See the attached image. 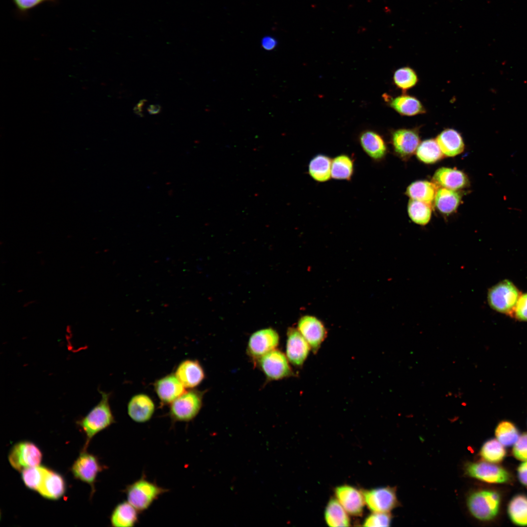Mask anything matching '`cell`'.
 <instances>
[{"label":"cell","instance_id":"f907efd6","mask_svg":"<svg viewBox=\"0 0 527 527\" xmlns=\"http://www.w3.org/2000/svg\"><path fill=\"white\" fill-rule=\"evenodd\" d=\"M84 266H83V265H81V268H84Z\"/></svg>","mask_w":527,"mask_h":527},{"label":"cell","instance_id":"e575fe53","mask_svg":"<svg viewBox=\"0 0 527 527\" xmlns=\"http://www.w3.org/2000/svg\"><path fill=\"white\" fill-rule=\"evenodd\" d=\"M47 470V468L40 466L23 470L21 477L24 484L28 488L37 491Z\"/></svg>","mask_w":527,"mask_h":527},{"label":"cell","instance_id":"5b68a950","mask_svg":"<svg viewBox=\"0 0 527 527\" xmlns=\"http://www.w3.org/2000/svg\"><path fill=\"white\" fill-rule=\"evenodd\" d=\"M500 504L499 494L490 490L475 492L467 499L470 512L475 518L483 521L493 519L499 512Z\"/></svg>","mask_w":527,"mask_h":527},{"label":"cell","instance_id":"8992f818","mask_svg":"<svg viewBox=\"0 0 527 527\" xmlns=\"http://www.w3.org/2000/svg\"><path fill=\"white\" fill-rule=\"evenodd\" d=\"M257 361L262 371L269 380H279L293 375L286 356L279 350L275 349Z\"/></svg>","mask_w":527,"mask_h":527},{"label":"cell","instance_id":"1f68e13d","mask_svg":"<svg viewBox=\"0 0 527 527\" xmlns=\"http://www.w3.org/2000/svg\"><path fill=\"white\" fill-rule=\"evenodd\" d=\"M431 206L430 204L410 199L407 206L408 215L415 223L426 225L431 218Z\"/></svg>","mask_w":527,"mask_h":527},{"label":"cell","instance_id":"7dc6e473","mask_svg":"<svg viewBox=\"0 0 527 527\" xmlns=\"http://www.w3.org/2000/svg\"><path fill=\"white\" fill-rule=\"evenodd\" d=\"M23 291H24V289L23 288H19L17 290V292L18 293H21Z\"/></svg>","mask_w":527,"mask_h":527},{"label":"cell","instance_id":"d6986e66","mask_svg":"<svg viewBox=\"0 0 527 527\" xmlns=\"http://www.w3.org/2000/svg\"><path fill=\"white\" fill-rule=\"evenodd\" d=\"M433 181L437 186L456 190L469 185L467 175L456 169L441 167L437 169L433 176Z\"/></svg>","mask_w":527,"mask_h":527},{"label":"cell","instance_id":"2e32d148","mask_svg":"<svg viewBox=\"0 0 527 527\" xmlns=\"http://www.w3.org/2000/svg\"><path fill=\"white\" fill-rule=\"evenodd\" d=\"M175 374L185 388L193 389L204 380V370L196 360L182 361L176 368Z\"/></svg>","mask_w":527,"mask_h":527},{"label":"cell","instance_id":"30bf717a","mask_svg":"<svg viewBox=\"0 0 527 527\" xmlns=\"http://www.w3.org/2000/svg\"><path fill=\"white\" fill-rule=\"evenodd\" d=\"M279 343V336L276 330L264 328L253 333L248 342L247 351L253 359L259 358L276 349Z\"/></svg>","mask_w":527,"mask_h":527},{"label":"cell","instance_id":"f546056e","mask_svg":"<svg viewBox=\"0 0 527 527\" xmlns=\"http://www.w3.org/2000/svg\"><path fill=\"white\" fill-rule=\"evenodd\" d=\"M513 523L521 526H527V496L518 495L510 501L507 508Z\"/></svg>","mask_w":527,"mask_h":527},{"label":"cell","instance_id":"603a6c76","mask_svg":"<svg viewBox=\"0 0 527 527\" xmlns=\"http://www.w3.org/2000/svg\"><path fill=\"white\" fill-rule=\"evenodd\" d=\"M444 155L454 157L461 153L465 144L460 134L453 129L447 128L442 131L436 140Z\"/></svg>","mask_w":527,"mask_h":527},{"label":"cell","instance_id":"7a4b0ae2","mask_svg":"<svg viewBox=\"0 0 527 527\" xmlns=\"http://www.w3.org/2000/svg\"><path fill=\"white\" fill-rule=\"evenodd\" d=\"M169 489L147 479L145 473L132 483L127 485L122 490L127 501L140 512L147 510L162 494Z\"/></svg>","mask_w":527,"mask_h":527},{"label":"cell","instance_id":"9c48e42d","mask_svg":"<svg viewBox=\"0 0 527 527\" xmlns=\"http://www.w3.org/2000/svg\"><path fill=\"white\" fill-rule=\"evenodd\" d=\"M365 504L372 512H388L398 505L395 489L382 487L362 490Z\"/></svg>","mask_w":527,"mask_h":527},{"label":"cell","instance_id":"d6a6232c","mask_svg":"<svg viewBox=\"0 0 527 527\" xmlns=\"http://www.w3.org/2000/svg\"><path fill=\"white\" fill-rule=\"evenodd\" d=\"M506 450L497 439H492L484 443L480 450L482 458L490 463H498L505 458Z\"/></svg>","mask_w":527,"mask_h":527},{"label":"cell","instance_id":"f1b7e54d","mask_svg":"<svg viewBox=\"0 0 527 527\" xmlns=\"http://www.w3.org/2000/svg\"><path fill=\"white\" fill-rule=\"evenodd\" d=\"M353 172V161L349 156L341 154L332 160L331 176L333 179L350 180Z\"/></svg>","mask_w":527,"mask_h":527},{"label":"cell","instance_id":"7402d4cb","mask_svg":"<svg viewBox=\"0 0 527 527\" xmlns=\"http://www.w3.org/2000/svg\"><path fill=\"white\" fill-rule=\"evenodd\" d=\"M360 143L364 151L372 160L379 161L386 155L387 148L383 138L372 131H365L360 136Z\"/></svg>","mask_w":527,"mask_h":527},{"label":"cell","instance_id":"f6af8a7d","mask_svg":"<svg viewBox=\"0 0 527 527\" xmlns=\"http://www.w3.org/2000/svg\"><path fill=\"white\" fill-rule=\"evenodd\" d=\"M37 302H38V301H37V300H29V301H27V302H25V303H24V304H23V305H22V306H23V307H24V308H26V307H29V306H30L31 305H32V304H37Z\"/></svg>","mask_w":527,"mask_h":527},{"label":"cell","instance_id":"ffe728a7","mask_svg":"<svg viewBox=\"0 0 527 527\" xmlns=\"http://www.w3.org/2000/svg\"><path fill=\"white\" fill-rule=\"evenodd\" d=\"M65 491V483L63 477L47 468L37 492L45 498L57 500L64 494Z\"/></svg>","mask_w":527,"mask_h":527},{"label":"cell","instance_id":"f35d334b","mask_svg":"<svg viewBox=\"0 0 527 527\" xmlns=\"http://www.w3.org/2000/svg\"><path fill=\"white\" fill-rule=\"evenodd\" d=\"M513 453L518 460L527 461V433L520 436L514 444Z\"/></svg>","mask_w":527,"mask_h":527},{"label":"cell","instance_id":"83f0119b","mask_svg":"<svg viewBox=\"0 0 527 527\" xmlns=\"http://www.w3.org/2000/svg\"><path fill=\"white\" fill-rule=\"evenodd\" d=\"M332 160L324 154L313 157L308 164V174L311 178L317 182H324L328 181L331 176Z\"/></svg>","mask_w":527,"mask_h":527},{"label":"cell","instance_id":"484cf974","mask_svg":"<svg viewBox=\"0 0 527 527\" xmlns=\"http://www.w3.org/2000/svg\"><path fill=\"white\" fill-rule=\"evenodd\" d=\"M461 200V195L455 190L442 187L438 189L434 204L437 209L445 214H449L455 211Z\"/></svg>","mask_w":527,"mask_h":527},{"label":"cell","instance_id":"7bdbcfd3","mask_svg":"<svg viewBox=\"0 0 527 527\" xmlns=\"http://www.w3.org/2000/svg\"><path fill=\"white\" fill-rule=\"evenodd\" d=\"M145 101H146V100H144V99L141 100L137 103V104L134 107V108L133 109L134 112H135V113H136L137 115H139V116H140L141 117L143 116L142 113V107L144 105Z\"/></svg>","mask_w":527,"mask_h":527},{"label":"cell","instance_id":"4dcf8cb0","mask_svg":"<svg viewBox=\"0 0 527 527\" xmlns=\"http://www.w3.org/2000/svg\"><path fill=\"white\" fill-rule=\"evenodd\" d=\"M416 156L422 162L431 164L442 159L444 154L436 140L428 139L419 145L416 150Z\"/></svg>","mask_w":527,"mask_h":527},{"label":"cell","instance_id":"74e56055","mask_svg":"<svg viewBox=\"0 0 527 527\" xmlns=\"http://www.w3.org/2000/svg\"><path fill=\"white\" fill-rule=\"evenodd\" d=\"M58 0H12L18 12L22 15L44 2H56Z\"/></svg>","mask_w":527,"mask_h":527},{"label":"cell","instance_id":"6da1fadb","mask_svg":"<svg viewBox=\"0 0 527 527\" xmlns=\"http://www.w3.org/2000/svg\"><path fill=\"white\" fill-rule=\"evenodd\" d=\"M99 391L101 396L99 402L76 422L86 437L83 451L86 450L93 437L116 422L109 403L110 393L100 390Z\"/></svg>","mask_w":527,"mask_h":527},{"label":"cell","instance_id":"4fadbf2b","mask_svg":"<svg viewBox=\"0 0 527 527\" xmlns=\"http://www.w3.org/2000/svg\"><path fill=\"white\" fill-rule=\"evenodd\" d=\"M287 336L286 356L292 364L301 366L306 359L311 347L297 329L289 328Z\"/></svg>","mask_w":527,"mask_h":527},{"label":"cell","instance_id":"5bb4252c","mask_svg":"<svg viewBox=\"0 0 527 527\" xmlns=\"http://www.w3.org/2000/svg\"><path fill=\"white\" fill-rule=\"evenodd\" d=\"M334 492L336 498L348 514L354 516L362 515L365 504L362 491L344 485L337 486Z\"/></svg>","mask_w":527,"mask_h":527},{"label":"cell","instance_id":"3957f363","mask_svg":"<svg viewBox=\"0 0 527 527\" xmlns=\"http://www.w3.org/2000/svg\"><path fill=\"white\" fill-rule=\"evenodd\" d=\"M521 295L512 282L504 280L489 288L487 302L490 307L496 311L514 316L515 307Z\"/></svg>","mask_w":527,"mask_h":527},{"label":"cell","instance_id":"b9f144b4","mask_svg":"<svg viewBox=\"0 0 527 527\" xmlns=\"http://www.w3.org/2000/svg\"><path fill=\"white\" fill-rule=\"evenodd\" d=\"M262 46L265 50H272L277 46V41L276 39L270 36H265L262 39L261 41Z\"/></svg>","mask_w":527,"mask_h":527},{"label":"cell","instance_id":"ab89813d","mask_svg":"<svg viewBox=\"0 0 527 527\" xmlns=\"http://www.w3.org/2000/svg\"><path fill=\"white\" fill-rule=\"evenodd\" d=\"M514 316L519 321L527 322V293L520 295L515 307Z\"/></svg>","mask_w":527,"mask_h":527},{"label":"cell","instance_id":"c3c4849f","mask_svg":"<svg viewBox=\"0 0 527 527\" xmlns=\"http://www.w3.org/2000/svg\"><path fill=\"white\" fill-rule=\"evenodd\" d=\"M42 253H43V251H42V250H37V252H36V254H37V255H41V254H42Z\"/></svg>","mask_w":527,"mask_h":527},{"label":"cell","instance_id":"60d3db41","mask_svg":"<svg viewBox=\"0 0 527 527\" xmlns=\"http://www.w3.org/2000/svg\"><path fill=\"white\" fill-rule=\"evenodd\" d=\"M518 478L521 483L527 486V461L522 463L518 468Z\"/></svg>","mask_w":527,"mask_h":527},{"label":"cell","instance_id":"836d02e7","mask_svg":"<svg viewBox=\"0 0 527 527\" xmlns=\"http://www.w3.org/2000/svg\"><path fill=\"white\" fill-rule=\"evenodd\" d=\"M497 440L504 446H509L514 444L518 439L519 432L511 422L503 421L499 423L495 429Z\"/></svg>","mask_w":527,"mask_h":527},{"label":"cell","instance_id":"ba28073f","mask_svg":"<svg viewBox=\"0 0 527 527\" xmlns=\"http://www.w3.org/2000/svg\"><path fill=\"white\" fill-rule=\"evenodd\" d=\"M105 468L96 456L82 450L73 464L71 471L76 479L89 484L94 492L98 474Z\"/></svg>","mask_w":527,"mask_h":527},{"label":"cell","instance_id":"8d00e7d4","mask_svg":"<svg viewBox=\"0 0 527 527\" xmlns=\"http://www.w3.org/2000/svg\"><path fill=\"white\" fill-rule=\"evenodd\" d=\"M391 518L388 512H373L363 522L364 527H389Z\"/></svg>","mask_w":527,"mask_h":527},{"label":"cell","instance_id":"e0dca14e","mask_svg":"<svg viewBox=\"0 0 527 527\" xmlns=\"http://www.w3.org/2000/svg\"><path fill=\"white\" fill-rule=\"evenodd\" d=\"M127 409L128 415L133 421L138 423H144L152 417L155 405L149 396L140 393L131 398L128 403Z\"/></svg>","mask_w":527,"mask_h":527},{"label":"cell","instance_id":"4316f807","mask_svg":"<svg viewBox=\"0 0 527 527\" xmlns=\"http://www.w3.org/2000/svg\"><path fill=\"white\" fill-rule=\"evenodd\" d=\"M390 105L404 116H412L426 112L425 108L419 100L407 95H402L392 99Z\"/></svg>","mask_w":527,"mask_h":527},{"label":"cell","instance_id":"d590c367","mask_svg":"<svg viewBox=\"0 0 527 527\" xmlns=\"http://www.w3.org/2000/svg\"><path fill=\"white\" fill-rule=\"evenodd\" d=\"M393 81L398 88L403 90H406L416 84L418 77L413 69L409 67H404L397 69L394 72Z\"/></svg>","mask_w":527,"mask_h":527},{"label":"cell","instance_id":"9a60e30c","mask_svg":"<svg viewBox=\"0 0 527 527\" xmlns=\"http://www.w3.org/2000/svg\"><path fill=\"white\" fill-rule=\"evenodd\" d=\"M154 388L162 405H170L186 391L174 373L156 380Z\"/></svg>","mask_w":527,"mask_h":527},{"label":"cell","instance_id":"681fc988","mask_svg":"<svg viewBox=\"0 0 527 527\" xmlns=\"http://www.w3.org/2000/svg\"><path fill=\"white\" fill-rule=\"evenodd\" d=\"M6 263V261H2V264H5V263Z\"/></svg>","mask_w":527,"mask_h":527},{"label":"cell","instance_id":"8fae6325","mask_svg":"<svg viewBox=\"0 0 527 527\" xmlns=\"http://www.w3.org/2000/svg\"><path fill=\"white\" fill-rule=\"evenodd\" d=\"M297 329L316 353L326 336V329L322 322L316 317L305 315L298 322Z\"/></svg>","mask_w":527,"mask_h":527},{"label":"cell","instance_id":"52a82bcc","mask_svg":"<svg viewBox=\"0 0 527 527\" xmlns=\"http://www.w3.org/2000/svg\"><path fill=\"white\" fill-rule=\"evenodd\" d=\"M42 453L34 444L28 441L16 444L8 455L9 462L16 470H23L39 466L42 460Z\"/></svg>","mask_w":527,"mask_h":527},{"label":"cell","instance_id":"bcb514c9","mask_svg":"<svg viewBox=\"0 0 527 527\" xmlns=\"http://www.w3.org/2000/svg\"><path fill=\"white\" fill-rule=\"evenodd\" d=\"M40 264L41 265L44 266L46 262H45V261L43 259H41L40 260Z\"/></svg>","mask_w":527,"mask_h":527},{"label":"cell","instance_id":"7c38bea8","mask_svg":"<svg viewBox=\"0 0 527 527\" xmlns=\"http://www.w3.org/2000/svg\"><path fill=\"white\" fill-rule=\"evenodd\" d=\"M466 470L470 476L487 483H504L510 480V475L505 469L485 462L470 463Z\"/></svg>","mask_w":527,"mask_h":527},{"label":"cell","instance_id":"277c9868","mask_svg":"<svg viewBox=\"0 0 527 527\" xmlns=\"http://www.w3.org/2000/svg\"><path fill=\"white\" fill-rule=\"evenodd\" d=\"M203 392L190 389L170 404L169 416L173 423L188 422L198 415L203 405Z\"/></svg>","mask_w":527,"mask_h":527},{"label":"cell","instance_id":"44dd1931","mask_svg":"<svg viewBox=\"0 0 527 527\" xmlns=\"http://www.w3.org/2000/svg\"><path fill=\"white\" fill-rule=\"evenodd\" d=\"M140 512L127 501L116 506L110 517L111 525L114 527H132L139 522Z\"/></svg>","mask_w":527,"mask_h":527},{"label":"cell","instance_id":"ee69618b","mask_svg":"<svg viewBox=\"0 0 527 527\" xmlns=\"http://www.w3.org/2000/svg\"><path fill=\"white\" fill-rule=\"evenodd\" d=\"M161 110V107L159 104L150 105L147 108V111L150 114H157L159 113Z\"/></svg>","mask_w":527,"mask_h":527},{"label":"cell","instance_id":"cb8c5ba5","mask_svg":"<svg viewBox=\"0 0 527 527\" xmlns=\"http://www.w3.org/2000/svg\"><path fill=\"white\" fill-rule=\"evenodd\" d=\"M437 186L434 182L418 181L410 184L405 193L411 199L432 205L438 190Z\"/></svg>","mask_w":527,"mask_h":527},{"label":"cell","instance_id":"ac0fdd59","mask_svg":"<svg viewBox=\"0 0 527 527\" xmlns=\"http://www.w3.org/2000/svg\"><path fill=\"white\" fill-rule=\"evenodd\" d=\"M391 139L395 151L403 158L411 156L420 143L418 133L415 129L396 130L392 133Z\"/></svg>","mask_w":527,"mask_h":527},{"label":"cell","instance_id":"d4e9b609","mask_svg":"<svg viewBox=\"0 0 527 527\" xmlns=\"http://www.w3.org/2000/svg\"><path fill=\"white\" fill-rule=\"evenodd\" d=\"M324 520L329 527H349L350 526V518L336 498L330 499L324 510Z\"/></svg>","mask_w":527,"mask_h":527}]
</instances>
